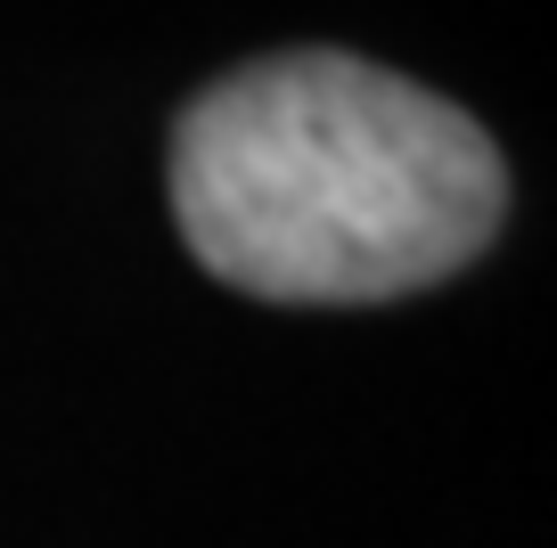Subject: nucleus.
<instances>
[{"instance_id":"nucleus-1","label":"nucleus","mask_w":557,"mask_h":548,"mask_svg":"<svg viewBox=\"0 0 557 548\" xmlns=\"http://www.w3.org/2000/svg\"><path fill=\"white\" fill-rule=\"evenodd\" d=\"M173 222L262 303H394L508 222V164L468 107L345 50L246 58L173 123Z\"/></svg>"}]
</instances>
